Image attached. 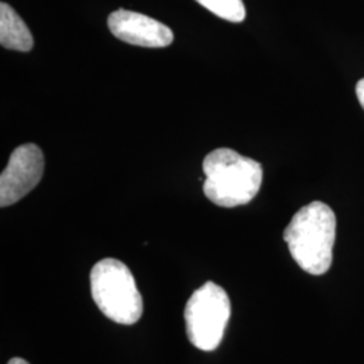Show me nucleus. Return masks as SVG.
I'll return each instance as SVG.
<instances>
[{
	"label": "nucleus",
	"instance_id": "7ed1b4c3",
	"mask_svg": "<svg viewBox=\"0 0 364 364\" xmlns=\"http://www.w3.org/2000/svg\"><path fill=\"white\" fill-rule=\"evenodd\" d=\"M91 293L100 312L117 324L132 326L142 317V296L130 269L120 260L105 258L92 267Z\"/></svg>",
	"mask_w": 364,
	"mask_h": 364
},
{
	"label": "nucleus",
	"instance_id": "9d476101",
	"mask_svg": "<svg viewBox=\"0 0 364 364\" xmlns=\"http://www.w3.org/2000/svg\"><path fill=\"white\" fill-rule=\"evenodd\" d=\"M7 364H30L28 362H26L25 359H21V358H14V359H11L10 362Z\"/></svg>",
	"mask_w": 364,
	"mask_h": 364
},
{
	"label": "nucleus",
	"instance_id": "f257e3e1",
	"mask_svg": "<svg viewBox=\"0 0 364 364\" xmlns=\"http://www.w3.org/2000/svg\"><path fill=\"white\" fill-rule=\"evenodd\" d=\"M335 237V212L321 201H313L299 209L284 232L293 259L312 275H323L329 270Z\"/></svg>",
	"mask_w": 364,
	"mask_h": 364
},
{
	"label": "nucleus",
	"instance_id": "39448f33",
	"mask_svg": "<svg viewBox=\"0 0 364 364\" xmlns=\"http://www.w3.org/2000/svg\"><path fill=\"white\" fill-rule=\"evenodd\" d=\"M45 170L43 153L37 144L16 147L0 176V205L10 207L38 185Z\"/></svg>",
	"mask_w": 364,
	"mask_h": 364
},
{
	"label": "nucleus",
	"instance_id": "423d86ee",
	"mask_svg": "<svg viewBox=\"0 0 364 364\" xmlns=\"http://www.w3.org/2000/svg\"><path fill=\"white\" fill-rule=\"evenodd\" d=\"M108 28L117 39L142 48H166L174 39L170 27L156 19L129 10H117L108 16Z\"/></svg>",
	"mask_w": 364,
	"mask_h": 364
},
{
	"label": "nucleus",
	"instance_id": "1a4fd4ad",
	"mask_svg": "<svg viewBox=\"0 0 364 364\" xmlns=\"http://www.w3.org/2000/svg\"><path fill=\"white\" fill-rule=\"evenodd\" d=\"M356 96H358V100H359V103L364 109V78L359 80L358 84H356Z\"/></svg>",
	"mask_w": 364,
	"mask_h": 364
},
{
	"label": "nucleus",
	"instance_id": "0eeeda50",
	"mask_svg": "<svg viewBox=\"0 0 364 364\" xmlns=\"http://www.w3.org/2000/svg\"><path fill=\"white\" fill-rule=\"evenodd\" d=\"M0 45L16 52H30L34 39L23 19L7 3H0Z\"/></svg>",
	"mask_w": 364,
	"mask_h": 364
},
{
	"label": "nucleus",
	"instance_id": "f03ea898",
	"mask_svg": "<svg viewBox=\"0 0 364 364\" xmlns=\"http://www.w3.org/2000/svg\"><path fill=\"white\" fill-rule=\"evenodd\" d=\"M204 195L210 203L234 208L248 204L259 192L263 169L258 161L232 149H216L204 158Z\"/></svg>",
	"mask_w": 364,
	"mask_h": 364
},
{
	"label": "nucleus",
	"instance_id": "6e6552de",
	"mask_svg": "<svg viewBox=\"0 0 364 364\" xmlns=\"http://www.w3.org/2000/svg\"><path fill=\"white\" fill-rule=\"evenodd\" d=\"M200 6L228 22L239 23L246 19L243 0H196Z\"/></svg>",
	"mask_w": 364,
	"mask_h": 364
},
{
	"label": "nucleus",
	"instance_id": "20e7f679",
	"mask_svg": "<svg viewBox=\"0 0 364 364\" xmlns=\"http://www.w3.org/2000/svg\"><path fill=\"white\" fill-rule=\"evenodd\" d=\"M231 317V302L223 287L207 282L188 299L185 308L186 335L196 348L215 351L220 346Z\"/></svg>",
	"mask_w": 364,
	"mask_h": 364
}]
</instances>
